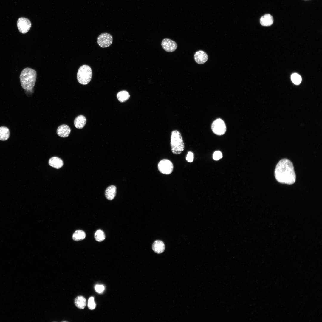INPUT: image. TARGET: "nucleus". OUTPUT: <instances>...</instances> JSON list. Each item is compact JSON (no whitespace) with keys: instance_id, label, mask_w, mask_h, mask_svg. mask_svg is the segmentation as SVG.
Returning a JSON list of instances; mask_svg holds the SVG:
<instances>
[{"instance_id":"1","label":"nucleus","mask_w":322,"mask_h":322,"mask_svg":"<svg viewBox=\"0 0 322 322\" xmlns=\"http://www.w3.org/2000/svg\"><path fill=\"white\" fill-rule=\"evenodd\" d=\"M275 176L276 180L280 183L294 184L296 180V175L292 162L285 158L281 160L276 166Z\"/></svg>"},{"instance_id":"2","label":"nucleus","mask_w":322,"mask_h":322,"mask_svg":"<svg viewBox=\"0 0 322 322\" xmlns=\"http://www.w3.org/2000/svg\"><path fill=\"white\" fill-rule=\"evenodd\" d=\"M36 76V72L35 70L29 67L23 69L19 77L23 88L26 90H31L35 85Z\"/></svg>"},{"instance_id":"3","label":"nucleus","mask_w":322,"mask_h":322,"mask_svg":"<svg viewBox=\"0 0 322 322\" xmlns=\"http://www.w3.org/2000/svg\"><path fill=\"white\" fill-rule=\"evenodd\" d=\"M170 145L171 151L174 154H180L184 151V143L182 136L179 131L174 130L171 132Z\"/></svg>"},{"instance_id":"4","label":"nucleus","mask_w":322,"mask_h":322,"mask_svg":"<svg viewBox=\"0 0 322 322\" xmlns=\"http://www.w3.org/2000/svg\"><path fill=\"white\" fill-rule=\"evenodd\" d=\"M92 71L91 67L87 65H83L79 68L77 73L78 82L82 85L88 84L92 77Z\"/></svg>"},{"instance_id":"5","label":"nucleus","mask_w":322,"mask_h":322,"mask_svg":"<svg viewBox=\"0 0 322 322\" xmlns=\"http://www.w3.org/2000/svg\"><path fill=\"white\" fill-rule=\"evenodd\" d=\"M158 168L161 173L165 174H169L173 171L174 166L170 160L163 159L161 160L158 165Z\"/></svg>"},{"instance_id":"6","label":"nucleus","mask_w":322,"mask_h":322,"mask_svg":"<svg viewBox=\"0 0 322 322\" xmlns=\"http://www.w3.org/2000/svg\"><path fill=\"white\" fill-rule=\"evenodd\" d=\"M211 129L214 133L219 135L223 134L226 130V126L224 121L219 118L213 122L212 124Z\"/></svg>"},{"instance_id":"7","label":"nucleus","mask_w":322,"mask_h":322,"mask_svg":"<svg viewBox=\"0 0 322 322\" xmlns=\"http://www.w3.org/2000/svg\"><path fill=\"white\" fill-rule=\"evenodd\" d=\"M112 36L107 33H102L97 38V42L98 45L102 48H106L110 46L112 44Z\"/></svg>"},{"instance_id":"8","label":"nucleus","mask_w":322,"mask_h":322,"mask_svg":"<svg viewBox=\"0 0 322 322\" xmlns=\"http://www.w3.org/2000/svg\"><path fill=\"white\" fill-rule=\"evenodd\" d=\"M31 26L30 21L28 19L24 18H19L17 21V26L20 32L22 34L27 33Z\"/></svg>"},{"instance_id":"9","label":"nucleus","mask_w":322,"mask_h":322,"mask_svg":"<svg viewBox=\"0 0 322 322\" xmlns=\"http://www.w3.org/2000/svg\"><path fill=\"white\" fill-rule=\"evenodd\" d=\"M161 45L163 49L168 52L175 51L177 47V44L175 42L167 38H164L162 40Z\"/></svg>"},{"instance_id":"10","label":"nucleus","mask_w":322,"mask_h":322,"mask_svg":"<svg viewBox=\"0 0 322 322\" xmlns=\"http://www.w3.org/2000/svg\"><path fill=\"white\" fill-rule=\"evenodd\" d=\"M195 61L198 64H202L205 63L208 59V56L207 53L202 50L196 52L194 55Z\"/></svg>"},{"instance_id":"11","label":"nucleus","mask_w":322,"mask_h":322,"mask_svg":"<svg viewBox=\"0 0 322 322\" xmlns=\"http://www.w3.org/2000/svg\"><path fill=\"white\" fill-rule=\"evenodd\" d=\"M71 129L69 126L66 124L60 126L57 129L58 135L62 137H66L69 135Z\"/></svg>"},{"instance_id":"12","label":"nucleus","mask_w":322,"mask_h":322,"mask_svg":"<svg viewBox=\"0 0 322 322\" xmlns=\"http://www.w3.org/2000/svg\"><path fill=\"white\" fill-rule=\"evenodd\" d=\"M165 245L163 242L159 240L154 241L152 245V250L157 254L163 253L165 250Z\"/></svg>"},{"instance_id":"13","label":"nucleus","mask_w":322,"mask_h":322,"mask_svg":"<svg viewBox=\"0 0 322 322\" xmlns=\"http://www.w3.org/2000/svg\"><path fill=\"white\" fill-rule=\"evenodd\" d=\"M117 188L114 185L108 187L105 191V194L106 199L109 200H113L116 194Z\"/></svg>"},{"instance_id":"14","label":"nucleus","mask_w":322,"mask_h":322,"mask_svg":"<svg viewBox=\"0 0 322 322\" xmlns=\"http://www.w3.org/2000/svg\"><path fill=\"white\" fill-rule=\"evenodd\" d=\"M49 164L50 166L58 169L63 166V162L62 160L60 158L54 157L49 159Z\"/></svg>"},{"instance_id":"15","label":"nucleus","mask_w":322,"mask_h":322,"mask_svg":"<svg viewBox=\"0 0 322 322\" xmlns=\"http://www.w3.org/2000/svg\"><path fill=\"white\" fill-rule=\"evenodd\" d=\"M86 120V117L83 115L77 116L75 118L74 123L76 128L78 129L83 128L85 126Z\"/></svg>"},{"instance_id":"16","label":"nucleus","mask_w":322,"mask_h":322,"mask_svg":"<svg viewBox=\"0 0 322 322\" xmlns=\"http://www.w3.org/2000/svg\"><path fill=\"white\" fill-rule=\"evenodd\" d=\"M273 18L271 15L269 14H266L263 15L260 19V23L263 26H270L273 24Z\"/></svg>"},{"instance_id":"17","label":"nucleus","mask_w":322,"mask_h":322,"mask_svg":"<svg viewBox=\"0 0 322 322\" xmlns=\"http://www.w3.org/2000/svg\"><path fill=\"white\" fill-rule=\"evenodd\" d=\"M74 304L75 306L80 309H83L86 304V300L82 296H78L74 300Z\"/></svg>"},{"instance_id":"18","label":"nucleus","mask_w":322,"mask_h":322,"mask_svg":"<svg viewBox=\"0 0 322 322\" xmlns=\"http://www.w3.org/2000/svg\"><path fill=\"white\" fill-rule=\"evenodd\" d=\"M10 136L9 129L5 126L0 127V140L5 141L7 140Z\"/></svg>"},{"instance_id":"19","label":"nucleus","mask_w":322,"mask_h":322,"mask_svg":"<svg viewBox=\"0 0 322 322\" xmlns=\"http://www.w3.org/2000/svg\"><path fill=\"white\" fill-rule=\"evenodd\" d=\"M86 236V233L84 231L81 230H78L73 233L72 239L75 241H80L84 239Z\"/></svg>"},{"instance_id":"20","label":"nucleus","mask_w":322,"mask_h":322,"mask_svg":"<svg viewBox=\"0 0 322 322\" xmlns=\"http://www.w3.org/2000/svg\"><path fill=\"white\" fill-rule=\"evenodd\" d=\"M130 97L129 93L125 90L120 91L117 94V97L118 100L121 102L126 101Z\"/></svg>"},{"instance_id":"21","label":"nucleus","mask_w":322,"mask_h":322,"mask_svg":"<svg viewBox=\"0 0 322 322\" xmlns=\"http://www.w3.org/2000/svg\"><path fill=\"white\" fill-rule=\"evenodd\" d=\"M95 240L98 242L103 241L105 238V235L103 231L100 229L97 230L94 234Z\"/></svg>"},{"instance_id":"22","label":"nucleus","mask_w":322,"mask_h":322,"mask_svg":"<svg viewBox=\"0 0 322 322\" xmlns=\"http://www.w3.org/2000/svg\"><path fill=\"white\" fill-rule=\"evenodd\" d=\"M291 78L292 82L296 85L299 84L302 80L301 77L299 74L296 73L292 74Z\"/></svg>"},{"instance_id":"23","label":"nucleus","mask_w":322,"mask_h":322,"mask_svg":"<svg viewBox=\"0 0 322 322\" xmlns=\"http://www.w3.org/2000/svg\"><path fill=\"white\" fill-rule=\"evenodd\" d=\"M96 304L94 301V298L93 297H90L88 300V308L91 310L95 309L96 307Z\"/></svg>"},{"instance_id":"24","label":"nucleus","mask_w":322,"mask_h":322,"mask_svg":"<svg viewBox=\"0 0 322 322\" xmlns=\"http://www.w3.org/2000/svg\"><path fill=\"white\" fill-rule=\"evenodd\" d=\"M95 291L99 293H103L105 290V287L102 285L97 284L95 287Z\"/></svg>"},{"instance_id":"25","label":"nucleus","mask_w":322,"mask_h":322,"mask_svg":"<svg viewBox=\"0 0 322 322\" xmlns=\"http://www.w3.org/2000/svg\"><path fill=\"white\" fill-rule=\"evenodd\" d=\"M187 161L189 162H192L194 159V155L192 152L191 151L188 152L186 157Z\"/></svg>"},{"instance_id":"26","label":"nucleus","mask_w":322,"mask_h":322,"mask_svg":"<svg viewBox=\"0 0 322 322\" xmlns=\"http://www.w3.org/2000/svg\"><path fill=\"white\" fill-rule=\"evenodd\" d=\"M222 153L219 151L215 152L213 154V158L215 160H218L222 157Z\"/></svg>"}]
</instances>
